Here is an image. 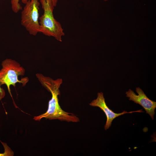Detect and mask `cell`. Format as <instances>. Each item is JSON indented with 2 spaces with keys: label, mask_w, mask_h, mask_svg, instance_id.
<instances>
[{
  "label": "cell",
  "mask_w": 156,
  "mask_h": 156,
  "mask_svg": "<svg viewBox=\"0 0 156 156\" xmlns=\"http://www.w3.org/2000/svg\"><path fill=\"white\" fill-rule=\"evenodd\" d=\"M58 0H52L54 6L55 7L56 6Z\"/></svg>",
  "instance_id": "cell-9"
},
{
  "label": "cell",
  "mask_w": 156,
  "mask_h": 156,
  "mask_svg": "<svg viewBox=\"0 0 156 156\" xmlns=\"http://www.w3.org/2000/svg\"><path fill=\"white\" fill-rule=\"evenodd\" d=\"M20 0H11V8L12 11L15 13H18L22 10V7L19 3ZM22 3L25 4L28 0H21Z\"/></svg>",
  "instance_id": "cell-7"
},
{
  "label": "cell",
  "mask_w": 156,
  "mask_h": 156,
  "mask_svg": "<svg viewBox=\"0 0 156 156\" xmlns=\"http://www.w3.org/2000/svg\"><path fill=\"white\" fill-rule=\"evenodd\" d=\"M90 106L92 107H97L100 108L105 113L107 118L106 124L104 128L105 130L109 129L112 125L113 120L116 117L127 113L131 114L133 112H143L142 109L137 111L128 112L124 111L122 112L117 113L114 112L110 109L107 106L105 101V99L103 93L98 92L96 99L93 100L89 104Z\"/></svg>",
  "instance_id": "cell-6"
},
{
  "label": "cell",
  "mask_w": 156,
  "mask_h": 156,
  "mask_svg": "<svg viewBox=\"0 0 156 156\" xmlns=\"http://www.w3.org/2000/svg\"><path fill=\"white\" fill-rule=\"evenodd\" d=\"M135 89L138 95L129 89L126 92V97L129 98V100L142 106L146 111V113L148 114L153 120L155 114V110L156 107V102L149 99L139 87L136 88Z\"/></svg>",
  "instance_id": "cell-5"
},
{
  "label": "cell",
  "mask_w": 156,
  "mask_h": 156,
  "mask_svg": "<svg viewBox=\"0 0 156 156\" xmlns=\"http://www.w3.org/2000/svg\"><path fill=\"white\" fill-rule=\"evenodd\" d=\"M40 5L38 0H28L21 13V24L30 34L34 36L40 33Z\"/></svg>",
  "instance_id": "cell-4"
},
{
  "label": "cell",
  "mask_w": 156,
  "mask_h": 156,
  "mask_svg": "<svg viewBox=\"0 0 156 156\" xmlns=\"http://www.w3.org/2000/svg\"><path fill=\"white\" fill-rule=\"evenodd\" d=\"M36 75L42 85L51 93L52 97L49 101L47 112L40 115L34 116V119L39 121L42 118H45L50 120L58 119L68 122L79 121L77 116L73 114L64 111L60 105L58 96L60 94L59 88L62 83V79H57L54 80L39 73L36 74Z\"/></svg>",
  "instance_id": "cell-1"
},
{
  "label": "cell",
  "mask_w": 156,
  "mask_h": 156,
  "mask_svg": "<svg viewBox=\"0 0 156 156\" xmlns=\"http://www.w3.org/2000/svg\"><path fill=\"white\" fill-rule=\"evenodd\" d=\"M2 68L0 70V83L1 85L5 84L8 92L12 96L10 86L14 87L17 83H21L24 86L28 81V78L23 80H19L18 77L23 76L25 73V69L15 60L7 58L1 63Z\"/></svg>",
  "instance_id": "cell-3"
},
{
  "label": "cell",
  "mask_w": 156,
  "mask_h": 156,
  "mask_svg": "<svg viewBox=\"0 0 156 156\" xmlns=\"http://www.w3.org/2000/svg\"><path fill=\"white\" fill-rule=\"evenodd\" d=\"M0 83V101L4 98L5 96V92L4 90L1 87Z\"/></svg>",
  "instance_id": "cell-8"
},
{
  "label": "cell",
  "mask_w": 156,
  "mask_h": 156,
  "mask_svg": "<svg viewBox=\"0 0 156 156\" xmlns=\"http://www.w3.org/2000/svg\"><path fill=\"white\" fill-rule=\"evenodd\" d=\"M104 1H107V0H103Z\"/></svg>",
  "instance_id": "cell-10"
},
{
  "label": "cell",
  "mask_w": 156,
  "mask_h": 156,
  "mask_svg": "<svg viewBox=\"0 0 156 156\" xmlns=\"http://www.w3.org/2000/svg\"><path fill=\"white\" fill-rule=\"evenodd\" d=\"M43 10V14L39 18L40 33L49 36H52L56 40L62 41L64 35L60 23L55 18L53 14L54 6L52 0H40Z\"/></svg>",
  "instance_id": "cell-2"
}]
</instances>
